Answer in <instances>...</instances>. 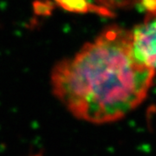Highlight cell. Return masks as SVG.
<instances>
[{
    "label": "cell",
    "instance_id": "5b68a950",
    "mask_svg": "<svg viewBox=\"0 0 156 156\" xmlns=\"http://www.w3.org/2000/svg\"><path fill=\"white\" fill-rule=\"evenodd\" d=\"M34 156H40V155H34Z\"/></svg>",
    "mask_w": 156,
    "mask_h": 156
},
{
    "label": "cell",
    "instance_id": "6da1fadb",
    "mask_svg": "<svg viewBox=\"0 0 156 156\" xmlns=\"http://www.w3.org/2000/svg\"><path fill=\"white\" fill-rule=\"evenodd\" d=\"M155 71L134 58L131 34L103 30L52 69L53 94L80 120L95 124L121 120L145 100Z\"/></svg>",
    "mask_w": 156,
    "mask_h": 156
},
{
    "label": "cell",
    "instance_id": "3957f363",
    "mask_svg": "<svg viewBox=\"0 0 156 156\" xmlns=\"http://www.w3.org/2000/svg\"><path fill=\"white\" fill-rule=\"evenodd\" d=\"M60 5L69 11H81L86 10L87 4L81 0H56Z\"/></svg>",
    "mask_w": 156,
    "mask_h": 156
},
{
    "label": "cell",
    "instance_id": "7a4b0ae2",
    "mask_svg": "<svg viewBox=\"0 0 156 156\" xmlns=\"http://www.w3.org/2000/svg\"><path fill=\"white\" fill-rule=\"evenodd\" d=\"M130 34L134 58L156 71V11L147 13L144 20Z\"/></svg>",
    "mask_w": 156,
    "mask_h": 156
},
{
    "label": "cell",
    "instance_id": "277c9868",
    "mask_svg": "<svg viewBox=\"0 0 156 156\" xmlns=\"http://www.w3.org/2000/svg\"><path fill=\"white\" fill-rule=\"evenodd\" d=\"M102 4H105V5H110V4H114V3H116L119 0H97Z\"/></svg>",
    "mask_w": 156,
    "mask_h": 156
}]
</instances>
